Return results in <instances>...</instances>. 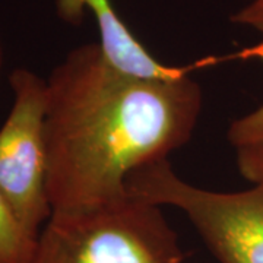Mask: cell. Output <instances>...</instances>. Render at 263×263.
Masks as SVG:
<instances>
[{"instance_id":"obj_5","label":"cell","mask_w":263,"mask_h":263,"mask_svg":"<svg viewBox=\"0 0 263 263\" xmlns=\"http://www.w3.org/2000/svg\"><path fill=\"white\" fill-rule=\"evenodd\" d=\"M94 13L100 47L104 57L119 70L151 79H176L189 75L190 67L162 65L138 41L116 13L111 0H57L59 15L65 21L78 22L84 9Z\"/></svg>"},{"instance_id":"obj_2","label":"cell","mask_w":263,"mask_h":263,"mask_svg":"<svg viewBox=\"0 0 263 263\" xmlns=\"http://www.w3.org/2000/svg\"><path fill=\"white\" fill-rule=\"evenodd\" d=\"M161 208L130 195L91 209L53 212L31 263H183L179 235Z\"/></svg>"},{"instance_id":"obj_7","label":"cell","mask_w":263,"mask_h":263,"mask_svg":"<svg viewBox=\"0 0 263 263\" xmlns=\"http://www.w3.org/2000/svg\"><path fill=\"white\" fill-rule=\"evenodd\" d=\"M37 249L34 238L0 192V263H31Z\"/></svg>"},{"instance_id":"obj_6","label":"cell","mask_w":263,"mask_h":263,"mask_svg":"<svg viewBox=\"0 0 263 263\" xmlns=\"http://www.w3.org/2000/svg\"><path fill=\"white\" fill-rule=\"evenodd\" d=\"M235 164L241 177L252 184L263 183V104L253 113L240 117L228 129Z\"/></svg>"},{"instance_id":"obj_9","label":"cell","mask_w":263,"mask_h":263,"mask_svg":"<svg viewBox=\"0 0 263 263\" xmlns=\"http://www.w3.org/2000/svg\"><path fill=\"white\" fill-rule=\"evenodd\" d=\"M2 66H3V51H2V46H0V72H2Z\"/></svg>"},{"instance_id":"obj_8","label":"cell","mask_w":263,"mask_h":263,"mask_svg":"<svg viewBox=\"0 0 263 263\" xmlns=\"http://www.w3.org/2000/svg\"><path fill=\"white\" fill-rule=\"evenodd\" d=\"M233 21L263 34V0H252L246 8L235 13Z\"/></svg>"},{"instance_id":"obj_4","label":"cell","mask_w":263,"mask_h":263,"mask_svg":"<svg viewBox=\"0 0 263 263\" xmlns=\"http://www.w3.org/2000/svg\"><path fill=\"white\" fill-rule=\"evenodd\" d=\"M13 103L0 127V192L38 240L51 216L47 196V79L18 67L9 75Z\"/></svg>"},{"instance_id":"obj_1","label":"cell","mask_w":263,"mask_h":263,"mask_svg":"<svg viewBox=\"0 0 263 263\" xmlns=\"http://www.w3.org/2000/svg\"><path fill=\"white\" fill-rule=\"evenodd\" d=\"M203 105L189 75L151 79L114 67L100 44L73 48L47 78V196L75 212L130 196L127 179L193 136Z\"/></svg>"},{"instance_id":"obj_3","label":"cell","mask_w":263,"mask_h":263,"mask_svg":"<svg viewBox=\"0 0 263 263\" xmlns=\"http://www.w3.org/2000/svg\"><path fill=\"white\" fill-rule=\"evenodd\" d=\"M127 190L181 211L218 263H263V183L241 192L206 190L184 181L162 160L132 173Z\"/></svg>"}]
</instances>
